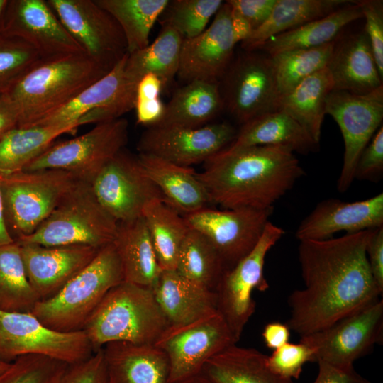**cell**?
Masks as SVG:
<instances>
[{
    "mask_svg": "<svg viewBox=\"0 0 383 383\" xmlns=\"http://www.w3.org/2000/svg\"><path fill=\"white\" fill-rule=\"evenodd\" d=\"M374 229L323 240H301L304 287L288 299L286 323L300 336L324 329L382 294L370 271L366 248Z\"/></svg>",
    "mask_w": 383,
    "mask_h": 383,
    "instance_id": "obj_1",
    "label": "cell"
},
{
    "mask_svg": "<svg viewBox=\"0 0 383 383\" xmlns=\"http://www.w3.org/2000/svg\"><path fill=\"white\" fill-rule=\"evenodd\" d=\"M304 174L294 152L281 145L225 148L196 172L211 204L260 210L273 209Z\"/></svg>",
    "mask_w": 383,
    "mask_h": 383,
    "instance_id": "obj_2",
    "label": "cell"
},
{
    "mask_svg": "<svg viewBox=\"0 0 383 383\" xmlns=\"http://www.w3.org/2000/svg\"><path fill=\"white\" fill-rule=\"evenodd\" d=\"M111 69L84 52L41 59L4 94L18 114V126H33Z\"/></svg>",
    "mask_w": 383,
    "mask_h": 383,
    "instance_id": "obj_3",
    "label": "cell"
},
{
    "mask_svg": "<svg viewBox=\"0 0 383 383\" xmlns=\"http://www.w3.org/2000/svg\"><path fill=\"white\" fill-rule=\"evenodd\" d=\"M168 326L151 288L123 281L107 292L83 331L96 352L113 342L152 345Z\"/></svg>",
    "mask_w": 383,
    "mask_h": 383,
    "instance_id": "obj_4",
    "label": "cell"
},
{
    "mask_svg": "<svg viewBox=\"0 0 383 383\" xmlns=\"http://www.w3.org/2000/svg\"><path fill=\"white\" fill-rule=\"evenodd\" d=\"M123 281L122 267L112 242L101 248L54 296L38 301L30 313L51 329L82 331L107 292Z\"/></svg>",
    "mask_w": 383,
    "mask_h": 383,
    "instance_id": "obj_5",
    "label": "cell"
},
{
    "mask_svg": "<svg viewBox=\"0 0 383 383\" xmlns=\"http://www.w3.org/2000/svg\"><path fill=\"white\" fill-rule=\"evenodd\" d=\"M117 228L118 223L100 204L91 184L77 180L33 233L15 241L100 249L113 241Z\"/></svg>",
    "mask_w": 383,
    "mask_h": 383,
    "instance_id": "obj_6",
    "label": "cell"
},
{
    "mask_svg": "<svg viewBox=\"0 0 383 383\" xmlns=\"http://www.w3.org/2000/svg\"><path fill=\"white\" fill-rule=\"evenodd\" d=\"M53 169L0 175L6 226L13 240L33 233L77 182Z\"/></svg>",
    "mask_w": 383,
    "mask_h": 383,
    "instance_id": "obj_7",
    "label": "cell"
},
{
    "mask_svg": "<svg viewBox=\"0 0 383 383\" xmlns=\"http://www.w3.org/2000/svg\"><path fill=\"white\" fill-rule=\"evenodd\" d=\"M128 139L126 119L99 123L79 136L53 143L23 170H60L91 183L106 164L124 149Z\"/></svg>",
    "mask_w": 383,
    "mask_h": 383,
    "instance_id": "obj_8",
    "label": "cell"
},
{
    "mask_svg": "<svg viewBox=\"0 0 383 383\" xmlns=\"http://www.w3.org/2000/svg\"><path fill=\"white\" fill-rule=\"evenodd\" d=\"M94 353L83 330L58 331L45 326L30 312L0 309V358L4 360L36 355L73 365Z\"/></svg>",
    "mask_w": 383,
    "mask_h": 383,
    "instance_id": "obj_9",
    "label": "cell"
},
{
    "mask_svg": "<svg viewBox=\"0 0 383 383\" xmlns=\"http://www.w3.org/2000/svg\"><path fill=\"white\" fill-rule=\"evenodd\" d=\"M284 234L282 228L269 221L253 249L233 267L223 272L214 289L217 311L236 343L255 311L252 292H263L269 288L263 273L265 260Z\"/></svg>",
    "mask_w": 383,
    "mask_h": 383,
    "instance_id": "obj_10",
    "label": "cell"
},
{
    "mask_svg": "<svg viewBox=\"0 0 383 383\" xmlns=\"http://www.w3.org/2000/svg\"><path fill=\"white\" fill-rule=\"evenodd\" d=\"M221 79L224 109L241 124L279 110L281 96L270 55L260 50H245L232 60Z\"/></svg>",
    "mask_w": 383,
    "mask_h": 383,
    "instance_id": "obj_11",
    "label": "cell"
},
{
    "mask_svg": "<svg viewBox=\"0 0 383 383\" xmlns=\"http://www.w3.org/2000/svg\"><path fill=\"white\" fill-rule=\"evenodd\" d=\"M236 343L226 322L216 311L194 321L169 325L154 345L167 355L170 383L201 373L208 360Z\"/></svg>",
    "mask_w": 383,
    "mask_h": 383,
    "instance_id": "obj_12",
    "label": "cell"
},
{
    "mask_svg": "<svg viewBox=\"0 0 383 383\" xmlns=\"http://www.w3.org/2000/svg\"><path fill=\"white\" fill-rule=\"evenodd\" d=\"M382 334L383 301L378 299L324 329L301 336L300 342L313 349L315 362L350 367L382 340Z\"/></svg>",
    "mask_w": 383,
    "mask_h": 383,
    "instance_id": "obj_13",
    "label": "cell"
},
{
    "mask_svg": "<svg viewBox=\"0 0 383 383\" xmlns=\"http://www.w3.org/2000/svg\"><path fill=\"white\" fill-rule=\"evenodd\" d=\"M325 111L335 121L343 138V163L337 188L344 192L355 179L360 154L382 125L383 85L365 94L333 90Z\"/></svg>",
    "mask_w": 383,
    "mask_h": 383,
    "instance_id": "obj_14",
    "label": "cell"
},
{
    "mask_svg": "<svg viewBox=\"0 0 383 383\" xmlns=\"http://www.w3.org/2000/svg\"><path fill=\"white\" fill-rule=\"evenodd\" d=\"M90 184L100 204L118 223L142 217L148 204L164 200L138 156L124 149L106 164Z\"/></svg>",
    "mask_w": 383,
    "mask_h": 383,
    "instance_id": "obj_15",
    "label": "cell"
},
{
    "mask_svg": "<svg viewBox=\"0 0 383 383\" xmlns=\"http://www.w3.org/2000/svg\"><path fill=\"white\" fill-rule=\"evenodd\" d=\"M272 212L273 209L206 207L183 216L190 228L203 234L212 244L226 271L256 245Z\"/></svg>",
    "mask_w": 383,
    "mask_h": 383,
    "instance_id": "obj_16",
    "label": "cell"
},
{
    "mask_svg": "<svg viewBox=\"0 0 383 383\" xmlns=\"http://www.w3.org/2000/svg\"><path fill=\"white\" fill-rule=\"evenodd\" d=\"M127 55L105 76L34 126L79 127L97 124L120 118L133 109L137 86L130 82L125 74Z\"/></svg>",
    "mask_w": 383,
    "mask_h": 383,
    "instance_id": "obj_17",
    "label": "cell"
},
{
    "mask_svg": "<svg viewBox=\"0 0 383 383\" xmlns=\"http://www.w3.org/2000/svg\"><path fill=\"white\" fill-rule=\"evenodd\" d=\"M62 26L92 58L113 68L128 54L116 21L95 0H46Z\"/></svg>",
    "mask_w": 383,
    "mask_h": 383,
    "instance_id": "obj_18",
    "label": "cell"
},
{
    "mask_svg": "<svg viewBox=\"0 0 383 383\" xmlns=\"http://www.w3.org/2000/svg\"><path fill=\"white\" fill-rule=\"evenodd\" d=\"M236 134L227 122L196 128L154 126L142 134L137 148L141 154L189 167L205 162L226 148Z\"/></svg>",
    "mask_w": 383,
    "mask_h": 383,
    "instance_id": "obj_19",
    "label": "cell"
},
{
    "mask_svg": "<svg viewBox=\"0 0 383 383\" xmlns=\"http://www.w3.org/2000/svg\"><path fill=\"white\" fill-rule=\"evenodd\" d=\"M241 42L233 10L226 1L210 26L199 35L183 39L177 77L186 82H219L233 60L235 45Z\"/></svg>",
    "mask_w": 383,
    "mask_h": 383,
    "instance_id": "obj_20",
    "label": "cell"
},
{
    "mask_svg": "<svg viewBox=\"0 0 383 383\" xmlns=\"http://www.w3.org/2000/svg\"><path fill=\"white\" fill-rule=\"evenodd\" d=\"M2 33L25 41L42 59L84 52L45 0H9Z\"/></svg>",
    "mask_w": 383,
    "mask_h": 383,
    "instance_id": "obj_21",
    "label": "cell"
},
{
    "mask_svg": "<svg viewBox=\"0 0 383 383\" xmlns=\"http://www.w3.org/2000/svg\"><path fill=\"white\" fill-rule=\"evenodd\" d=\"M18 243L28 279L40 301L58 292L99 250L86 245L43 246Z\"/></svg>",
    "mask_w": 383,
    "mask_h": 383,
    "instance_id": "obj_22",
    "label": "cell"
},
{
    "mask_svg": "<svg viewBox=\"0 0 383 383\" xmlns=\"http://www.w3.org/2000/svg\"><path fill=\"white\" fill-rule=\"evenodd\" d=\"M383 226V193L354 202L330 199L318 203L302 220L295 236L301 240H323L346 231L354 233Z\"/></svg>",
    "mask_w": 383,
    "mask_h": 383,
    "instance_id": "obj_23",
    "label": "cell"
},
{
    "mask_svg": "<svg viewBox=\"0 0 383 383\" xmlns=\"http://www.w3.org/2000/svg\"><path fill=\"white\" fill-rule=\"evenodd\" d=\"M326 67L331 75L334 91L365 94L383 85L364 30L335 43Z\"/></svg>",
    "mask_w": 383,
    "mask_h": 383,
    "instance_id": "obj_24",
    "label": "cell"
},
{
    "mask_svg": "<svg viewBox=\"0 0 383 383\" xmlns=\"http://www.w3.org/2000/svg\"><path fill=\"white\" fill-rule=\"evenodd\" d=\"M101 348L107 383H170L168 358L154 344L113 342Z\"/></svg>",
    "mask_w": 383,
    "mask_h": 383,
    "instance_id": "obj_25",
    "label": "cell"
},
{
    "mask_svg": "<svg viewBox=\"0 0 383 383\" xmlns=\"http://www.w3.org/2000/svg\"><path fill=\"white\" fill-rule=\"evenodd\" d=\"M169 325H182L218 311L213 291L197 285L176 270H162L152 287Z\"/></svg>",
    "mask_w": 383,
    "mask_h": 383,
    "instance_id": "obj_26",
    "label": "cell"
},
{
    "mask_svg": "<svg viewBox=\"0 0 383 383\" xmlns=\"http://www.w3.org/2000/svg\"><path fill=\"white\" fill-rule=\"evenodd\" d=\"M138 158L165 202L180 214L209 207V196L193 169L146 154L139 153Z\"/></svg>",
    "mask_w": 383,
    "mask_h": 383,
    "instance_id": "obj_27",
    "label": "cell"
},
{
    "mask_svg": "<svg viewBox=\"0 0 383 383\" xmlns=\"http://www.w3.org/2000/svg\"><path fill=\"white\" fill-rule=\"evenodd\" d=\"M255 145H281L294 152L307 154L316 150L318 144L293 118L280 109L263 113L242 124L226 148Z\"/></svg>",
    "mask_w": 383,
    "mask_h": 383,
    "instance_id": "obj_28",
    "label": "cell"
},
{
    "mask_svg": "<svg viewBox=\"0 0 383 383\" xmlns=\"http://www.w3.org/2000/svg\"><path fill=\"white\" fill-rule=\"evenodd\" d=\"M123 274V281L152 288L162 270L143 217L118 223L113 241Z\"/></svg>",
    "mask_w": 383,
    "mask_h": 383,
    "instance_id": "obj_29",
    "label": "cell"
},
{
    "mask_svg": "<svg viewBox=\"0 0 383 383\" xmlns=\"http://www.w3.org/2000/svg\"><path fill=\"white\" fill-rule=\"evenodd\" d=\"M223 109L219 82L192 80L174 92L155 126L200 127L212 121Z\"/></svg>",
    "mask_w": 383,
    "mask_h": 383,
    "instance_id": "obj_30",
    "label": "cell"
},
{
    "mask_svg": "<svg viewBox=\"0 0 383 383\" xmlns=\"http://www.w3.org/2000/svg\"><path fill=\"white\" fill-rule=\"evenodd\" d=\"M267 357L235 343L208 360L201 373L212 383H294L272 371Z\"/></svg>",
    "mask_w": 383,
    "mask_h": 383,
    "instance_id": "obj_31",
    "label": "cell"
},
{
    "mask_svg": "<svg viewBox=\"0 0 383 383\" xmlns=\"http://www.w3.org/2000/svg\"><path fill=\"white\" fill-rule=\"evenodd\" d=\"M362 18L358 1H353L323 18L271 38L256 50L272 57L285 51L326 44L335 41V37L345 26Z\"/></svg>",
    "mask_w": 383,
    "mask_h": 383,
    "instance_id": "obj_32",
    "label": "cell"
},
{
    "mask_svg": "<svg viewBox=\"0 0 383 383\" xmlns=\"http://www.w3.org/2000/svg\"><path fill=\"white\" fill-rule=\"evenodd\" d=\"M348 0H277L266 22L242 41L245 50H257L271 38L323 18L353 2Z\"/></svg>",
    "mask_w": 383,
    "mask_h": 383,
    "instance_id": "obj_33",
    "label": "cell"
},
{
    "mask_svg": "<svg viewBox=\"0 0 383 383\" xmlns=\"http://www.w3.org/2000/svg\"><path fill=\"white\" fill-rule=\"evenodd\" d=\"M183 38L173 28H162L152 43L145 48L128 54L125 74L138 86L139 81L148 74H153L162 81L164 87L177 76Z\"/></svg>",
    "mask_w": 383,
    "mask_h": 383,
    "instance_id": "obj_34",
    "label": "cell"
},
{
    "mask_svg": "<svg viewBox=\"0 0 383 383\" xmlns=\"http://www.w3.org/2000/svg\"><path fill=\"white\" fill-rule=\"evenodd\" d=\"M333 90L331 75L325 67L282 96L279 110L284 111L293 118L318 144L326 115V99Z\"/></svg>",
    "mask_w": 383,
    "mask_h": 383,
    "instance_id": "obj_35",
    "label": "cell"
},
{
    "mask_svg": "<svg viewBox=\"0 0 383 383\" xmlns=\"http://www.w3.org/2000/svg\"><path fill=\"white\" fill-rule=\"evenodd\" d=\"M77 126H16L0 139V175L22 171L65 133H74Z\"/></svg>",
    "mask_w": 383,
    "mask_h": 383,
    "instance_id": "obj_36",
    "label": "cell"
},
{
    "mask_svg": "<svg viewBox=\"0 0 383 383\" xmlns=\"http://www.w3.org/2000/svg\"><path fill=\"white\" fill-rule=\"evenodd\" d=\"M162 270H175L181 245L189 230L183 215L155 199L148 204L142 213Z\"/></svg>",
    "mask_w": 383,
    "mask_h": 383,
    "instance_id": "obj_37",
    "label": "cell"
},
{
    "mask_svg": "<svg viewBox=\"0 0 383 383\" xmlns=\"http://www.w3.org/2000/svg\"><path fill=\"white\" fill-rule=\"evenodd\" d=\"M121 27L128 54L149 45L150 33L164 13L168 0H95Z\"/></svg>",
    "mask_w": 383,
    "mask_h": 383,
    "instance_id": "obj_38",
    "label": "cell"
},
{
    "mask_svg": "<svg viewBox=\"0 0 383 383\" xmlns=\"http://www.w3.org/2000/svg\"><path fill=\"white\" fill-rule=\"evenodd\" d=\"M175 270L190 282L213 292L225 271L209 240L190 228L181 245Z\"/></svg>",
    "mask_w": 383,
    "mask_h": 383,
    "instance_id": "obj_39",
    "label": "cell"
},
{
    "mask_svg": "<svg viewBox=\"0 0 383 383\" xmlns=\"http://www.w3.org/2000/svg\"><path fill=\"white\" fill-rule=\"evenodd\" d=\"M40 301L30 285L18 243L0 245V309L30 312Z\"/></svg>",
    "mask_w": 383,
    "mask_h": 383,
    "instance_id": "obj_40",
    "label": "cell"
},
{
    "mask_svg": "<svg viewBox=\"0 0 383 383\" xmlns=\"http://www.w3.org/2000/svg\"><path fill=\"white\" fill-rule=\"evenodd\" d=\"M334 45L335 41H333L272 56L280 96L289 94L305 79L326 67Z\"/></svg>",
    "mask_w": 383,
    "mask_h": 383,
    "instance_id": "obj_41",
    "label": "cell"
},
{
    "mask_svg": "<svg viewBox=\"0 0 383 383\" xmlns=\"http://www.w3.org/2000/svg\"><path fill=\"white\" fill-rule=\"evenodd\" d=\"M221 0H175L169 2L162 26L176 30L183 39L201 34L223 4Z\"/></svg>",
    "mask_w": 383,
    "mask_h": 383,
    "instance_id": "obj_42",
    "label": "cell"
},
{
    "mask_svg": "<svg viewBox=\"0 0 383 383\" xmlns=\"http://www.w3.org/2000/svg\"><path fill=\"white\" fill-rule=\"evenodd\" d=\"M41 59L25 41L0 33V94L6 93Z\"/></svg>",
    "mask_w": 383,
    "mask_h": 383,
    "instance_id": "obj_43",
    "label": "cell"
},
{
    "mask_svg": "<svg viewBox=\"0 0 383 383\" xmlns=\"http://www.w3.org/2000/svg\"><path fill=\"white\" fill-rule=\"evenodd\" d=\"M69 365L42 355L20 356L0 374V383H57Z\"/></svg>",
    "mask_w": 383,
    "mask_h": 383,
    "instance_id": "obj_44",
    "label": "cell"
},
{
    "mask_svg": "<svg viewBox=\"0 0 383 383\" xmlns=\"http://www.w3.org/2000/svg\"><path fill=\"white\" fill-rule=\"evenodd\" d=\"M267 362L275 374L292 380L299 378L305 363L315 362V353L312 348L303 343H287L267 356Z\"/></svg>",
    "mask_w": 383,
    "mask_h": 383,
    "instance_id": "obj_45",
    "label": "cell"
},
{
    "mask_svg": "<svg viewBox=\"0 0 383 383\" xmlns=\"http://www.w3.org/2000/svg\"><path fill=\"white\" fill-rule=\"evenodd\" d=\"M358 3L365 21L364 31L369 40L379 74L383 78V1L361 0Z\"/></svg>",
    "mask_w": 383,
    "mask_h": 383,
    "instance_id": "obj_46",
    "label": "cell"
},
{
    "mask_svg": "<svg viewBox=\"0 0 383 383\" xmlns=\"http://www.w3.org/2000/svg\"><path fill=\"white\" fill-rule=\"evenodd\" d=\"M57 383H107L102 348L84 361L70 365Z\"/></svg>",
    "mask_w": 383,
    "mask_h": 383,
    "instance_id": "obj_47",
    "label": "cell"
},
{
    "mask_svg": "<svg viewBox=\"0 0 383 383\" xmlns=\"http://www.w3.org/2000/svg\"><path fill=\"white\" fill-rule=\"evenodd\" d=\"M383 170V126L378 128L370 143L362 150L357 160L355 178L370 179Z\"/></svg>",
    "mask_w": 383,
    "mask_h": 383,
    "instance_id": "obj_48",
    "label": "cell"
},
{
    "mask_svg": "<svg viewBox=\"0 0 383 383\" xmlns=\"http://www.w3.org/2000/svg\"><path fill=\"white\" fill-rule=\"evenodd\" d=\"M277 0H228L233 11L248 25L251 33L270 17Z\"/></svg>",
    "mask_w": 383,
    "mask_h": 383,
    "instance_id": "obj_49",
    "label": "cell"
},
{
    "mask_svg": "<svg viewBox=\"0 0 383 383\" xmlns=\"http://www.w3.org/2000/svg\"><path fill=\"white\" fill-rule=\"evenodd\" d=\"M318 372L313 383H371L362 377L353 366L339 367L323 361H317Z\"/></svg>",
    "mask_w": 383,
    "mask_h": 383,
    "instance_id": "obj_50",
    "label": "cell"
},
{
    "mask_svg": "<svg viewBox=\"0 0 383 383\" xmlns=\"http://www.w3.org/2000/svg\"><path fill=\"white\" fill-rule=\"evenodd\" d=\"M366 253L372 277L383 292V226L374 231L367 243Z\"/></svg>",
    "mask_w": 383,
    "mask_h": 383,
    "instance_id": "obj_51",
    "label": "cell"
},
{
    "mask_svg": "<svg viewBox=\"0 0 383 383\" xmlns=\"http://www.w3.org/2000/svg\"><path fill=\"white\" fill-rule=\"evenodd\" d=\"M137 122L139 124L153 126L157 124L163 116L165 105L160 97L153 99H135V108Z\"/></svg>",
    "mask_w": 383,
    "mask_h": 383,
    "instance_id": "obj_52",
    "label": "cell"
},
{
    "mask_svg": "<svg viewBox=\"0 0 383 383\" xmlns=\"http://www.w3.org/2000/svg\"><path fill=\"white\" fill-rule=\"evenodd\" d=\"M266 346L274 350L289 343L290 329L280 322L267 323L262 333Z\"/></svg>",
    "mask_w": 383,
    "mask_h": 383,
    "instance_id": "obj_53",
    "label": "cell"
},
{
    "mask_svg": "<svg viewBox=\"0 0 383 383\" xmlns=\"http://www.w3.org/2000/svg\"><path fill=\"white\" fill-rule=\"evenodd\" d=\"M18 123V114L5 95L0 94V139Z\"/></svg>",
    "mask_w": 383,
    "mask_h": 383,
    "instance_id": "obj_54",
    "label": "cell"
},
{
    "mask_svg": "<svg viewBox=\"0 0 383 383\" xmlns=\"http://www.w3.org/2000/svg\"><path fill=\"white\" fill-rule=\"evenodd\" d=\"M163 87V84L158 77L148 74L141 78L138 84L136 99L158 98Z\"/></svg>",
    "mask_w": 383,
    "mask_h": 383,
    "instance_id": "obj_55",
    "label": "cell"
},
{
    "mask_svg": "<svg viewBox=\"0 0 383 383\" xmlns=\"http://www.w3.org/2000/svg\"><path fill=\"white\" fill-rule=\"evenodd\" d=\"M9 235L5 222L4 204L0 183V245L13 242Z\"/></svg>",
    "mask_w": 383,
    "mask_h": 383,
    "instance_id": "obj_56",
    "label": "cell"
},
{
    "mask_svg": "<svg viewBox=\"0 0 383 383\" xmlns=\"http://www.w3.org/2000/svg\"><path fill=\"white\" fill-rule=\"evenodd\" d=\"M176 383H212L201 373Z\"/></svg>",
    "mask_w": 383,
    "mask_h": 383,
    "instance_id": "obj_57",
    "label": "cell"
},
{
    "mask_svg": "<svg viewBox=\"0 0 383 383\" xmlns=\"http://www.w3.org/2000/svg\"><path fill=\"white\" fill-rule=\"evenodd\" d=\"M9 0H0V33H2L4 18Z\"/></svg>",
    "mask_w": 383,
    "mask_h": 383,
    "instance_id": "obj_58",
    "label": "cell"
},
{
    "mask_svg": "<svg viewBox=\"0 0 383 383\" xmlns=\"http://www.w3.org/2000/svg\"><path fill=\"white\" fill-rule=\"evenodd\" d=\"M10 365V362L0 358V374L5 372Z\"/></svg>",
    "mask_w": 383,
    "mask_h": 383,
    "instance_id": "obj_59",
    "label": "cell"
}]
</instances>
